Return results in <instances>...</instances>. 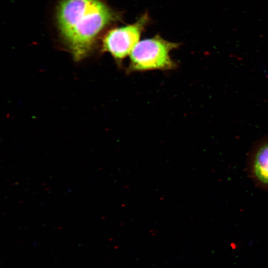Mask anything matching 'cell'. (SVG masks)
<instances>
[{
  "label": "cell",
  "instance_id": "2",
  "mask_svg": "<svg viewBox=\"0 0 268 268\" xmlns=\"http://www.w3.org/2000/svg\"><path fill=\"white\" fill-rule=\"evenodd\" d=\"M179 43L166 40L156 35L139 41L130 55L128 72L152 70H170L177 67L170 53Z\"/></svg>",
  "mask_w": 268,
  "mask_h": 268
},
{
  "label": "cell",
  "instance_id": "4",
  "mask_svg": "<svg viewBox=\"0 0 268 268\" xmlns=\"http://www.w3.org/2000/svg\"><path fill=\"white\" fill-rule=\"evenodd\" d=\"M250 166L251 174L256 182L268 189V135L256 144Z\"/></svg>",
  "mask_w": 268,
  "mask_h": 268
},
{
  "label": "cell",
  "instance_id": "1",
  "mask_svg": "<svg viewBox=\"0 0 268 268\" xmlns=\"http://www.w3.org/2000/svg\"><path fill=\"white\" fill-rule=\"evenodd\" d=\"M116 15L100 0H63L57 18L63 38L75 61L90 52L96 37Z\"/></svg>",
  "mask_w": 268,
  "mask_h": 268
},
{
  "label": "cell",
  "instance_id": "3",
  "mask_svg": "<svg viewBox=\"0 0 268 268\" xmlns=\"http://www.w3.org/2000/svg\"><path fill=\"white\" fill-rule=\"evenodd\" d=\"M147 20V16L143 15L133 24L108 31L103 40V51L109 53L118 63H121L139 41Z\"/></svg>",
  "mask_w": 268,
  "mask_h": 268
}]
</instances>
